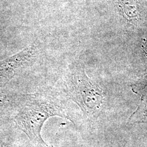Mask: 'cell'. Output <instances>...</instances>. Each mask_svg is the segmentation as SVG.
I'll return each instance as SVG.
<instances>
[{
	"mask_svg": "<svg viewBox=\"0 0 147 147\" xmlns=\"http://www.w3.org/2000/svg\"><path fill=\"white\" fill-rule=\"evenodd\" d=\"M53 116L68 119L74 123L71 117L60 107L44 100H33L26 105L16 116V121L31 141L47 147L41 136V130L45 121Z\"/></svg>",
	"mask_w": 147,
	"mask_h": 147,
	"instance_id": "1",
	"label": "cell"
},
{
	"mask_svg": "<svg viewBox=\"0 0 147 147\" xmlns=\"http://www.w3.org/2000/svg\"><path fill=\"white\" fill-rule=\"evenodd\" d=\"M70 93L85 117L92 119L98 116L104 103V96L100 87L84 71L80 70L74 75Z\"/></svg>",
	"mask_w": 147,
	"mask_h": 147,
	"instance_id": "2",
	"label": "cell"
},
{
	"mask_svg": "<svg viewBox=\"0 0 147 147\" xmlns=\"http://www.w3.org/2000/svg\"><path fill=\"white\" fill-rule=\"evenodd\" d=\"M33 50L32 47L26 48L20 53L0 62V78H7L13 75L30 59Z\"/></svg>",
	"mask_w": 147,
	"mask_h": 147,
	"instance_id": "3",
	"label": "cell"
},
{
	"mask_svg": "<svg viewBox=\"0 0 147 147\" xmlns=\"http://www.w3.org/2000/svg\"><path fill=\"white\" fill-rule=\"evenodd\" d=\"M11 147L10 146H6V145H2L1 147Z\"/></svg>",
	"mask_w": 147,
	"mask_h": 147,
	"instance_id": "4",
	"label": "cell"
},
{
	"mask_svg": "<svg viewBox=\"0 0 147 147\" xmlns=\"http://www.w3.org/2000/svg\"><path fill=\"white\" fill-rule=\"evenodd\" d=\"M146 51L147 52V43L146 44Z\"/></svg>",
	"mask_w": 147,
	"mask_h": 147,
	"instance_id": "5",
	"label": "cell"
}]
</instances>
